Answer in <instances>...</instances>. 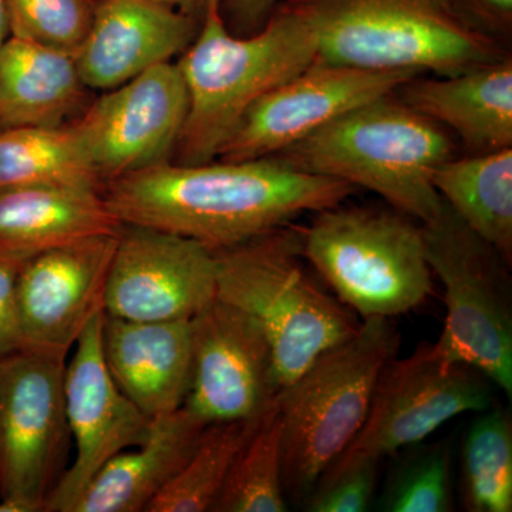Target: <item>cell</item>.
I'll return each instance as SVG.
<instances>
[{"label":"cell","mask_w":512,"mask_h":512,"mask_svg":"<svg viewBox=\"0 0 512 512\" xmlns=\"http://www.w3.org/2000/svg\"><path fill=\"white\" fill-rule=\"evenodd\" d=\"M90 92L72 53L13 36L0 43V131L67 126Z\"/></svg>","instance_id":"cell-22"},{"label":"cell","mask_w":512,"mask_h":512,"mask_svg":"<svg viewBox=\"0 0 512 512\" xmlns=\"http://www.w3.org/2000/svg\"><path fill=\"white\" fill-rule=\"evenodd\" d=\"M356 188L296 170L278 157L173 161L104 185L103 197L123 224L194 239L211 251L235 247L305 212L343 204Z\"/></svg>","instance_id":"cell-1"},{"label":"cell","mask_w":512,"mask_h":512,"mask_svg":"<svg viewBox=\"0 0 512 512\" xmlns=\"http://www.w3.org/2000/svg\"><path fill=\"white\" fill-rule=\"evenodd\" d=\"M26 185L104 190L72 124L0 131V188Z\"/></svg>","instance_id":"cell-24"},{"label":"cell","mask_w":512,"mask_h":512,"mask_svg":"<svg viewBox=\"0 0 512 512\" xmlns=\"http://www.w3.org/2000/svg\"><path fill=\"white\" fill-rule=\"evenodd\" d=\"M485 18L498 29L497 25H510L512 16V0H473Z\"/></svg>","instance_id":"cell-33"},{"label":"cell","mask_w":512,"mask_h":512,"mask_svg":"<svg viewBox=\"0 0 512 512\" xmlns=\"http://www.w3.org/2000/svg\"><path fill=\"white\" fill-rule=\"evenodd\" d=\"M493 386L476 367L444 359L433 343H423L384 366L365 424L342 454L383 458L419 444L460 414L490 409Z\"/></svg>","instance_id":"cell-10"},{"label":"cell","mask_w":512,"mask_h":512,"mask_svg":"<svg viewBox=\"0 0 512 512\" xmlns=\"http://www.w3.org/2000/svg\"><path fill=\"white\" fill-rule=\"evenodd\" d=\"M207 423L181 407L156 417L146 441L111 458L72 512H146L185 466Z\"/></svg>","instance_id":"cell-21"},{"label":"cell","mask_w":512,"mask_h":512,"mask_svg":"<svg viewBox=\"0 0 512 512\" xmlns=\"http://www.w3.org/2000/svg\"><path fill=\"white\" fill-rule=\"evenodd\" d=\"M22 265L0 258V357L23 349L16 316V279Z\"/></svg>","instance_id":"cell-31"},{"label":"cell","mask_w":512,"mask_h":512,"mask_svg":"<svg viewBox=\"0 0 512 512\" xmlns=\"http://www.w3.org/2000/svg\"><path fill=\"white\" fill-rule=\"evenodd\" d=\"M158 2L167 3V5L175 6V8L201 15L210 0H158Z\"/></svg>","instance_id":"cell-34"},{"label":"cell","mask_w":512,"mask_h":512,"mask_svg":"<svg viewBox=\"0 0 512 512\" xmlns=\"http://www.w3.org/2000/svg\"><path fill=\"white\" fill-rule=\"evenodd\" d=\"M427 261L444 288L446 320L434 349L444 359L476 367L512 394L510 262L441 202L421 224Z\"/></svg>","instance_id":"cell-8"},{"label":"cell","mask_w":512,"mask_h":512,"mask_svg":"<svg viewBox=\"0 0 512 512\" xmlns=\"http://www.w3.org/2000/svg\"><path fill=\"white\" fill-rule=\"evenodd\" d=\"M461 500L468 512L512 511V423L504 410L480 412L467 431Z\"/></svg>","instance_id":"cell-27"},{"label":"cell","mask_w":512,"mask_h":512,"mask_svg":"<svg viewBox=\"0 0 512 512\" xmlns=\"http://www.w3.org/2000/svg\"><path fill=\"white\" fill-rule=\"evenodd\" d=\"M379 510L387 512H448L454 510L451 491V448L448 441L406 447Z\"/></svg>","instance_id":"cell-28"},{"label":"cell","mask_w":512,"mask_h":512,"mask_svg":"<svg viewBox=\"0 0 512 512\" xmlns=\"http://www.w3.org/2000/svg\"><path fill=\"white\" fill-rule=\"evenodd\" d=\"M214 255L217 296L264 329L278 392L359 329L362 320L306 266L301 227L284 225Z\"/></svg>","instance_id":"cell-5"},{"label":"cell","mask_w":512,"mask_h":512,"mask_svg":"<svg viewBox=\"0 0 512 512\" xmlns=\"http://www.w3.org/2000/svg\"><path fill=\"white\" fill-rule=\"evenodd\" d=\"M201 15L158 0H97L76 63L90 90L116 89L194 42Z\"/></svg>","instance_id":"cell-17"},{"label":"cell","mask_w":512,"mask_h":512,"mask_svg":"<svg viewBox=\"0 0 512 512\" xmlns=\"http://www.w3.org/2000/svg\"><path fill=\"white\" fill-rule=\"evenodd\" d=\"M66 357L23 348L0 357V512H45L66 463Z\"/></svg>","instance_id":"cell-9"},{"label":"cell","mask_w":512,"mask_h":512,"mask_svg":"<svg viewBox=\"0 0 512 512\" xmlns=\"http://www.w3.org/2000/svg\"><path fill=\"white\" fill-rule=\"evenodd\" d=\"M259 416L207 424L190 460L151 501L146 512L211 511Z\"/></svg>","instance_id":"cell-26"},{"label":"cell","mask_w":512,"mask_h":512,"mask_svg":"<svg viewBox=\"0 0 512 512\" xmlns=\"http://www.w3.org/2000/svg\"><path fill=\"white\" fill-rule=\"evenodd\" d=\"M10 36L8 9H6V0H0V43L5 42Z\"/></svg>","instance_id":"cell-35"},{"label":"cell","mask_w":512,"mask_h":512,"mask_svg":"<svg viewBox=\"0 0 512 512\" xmlns=\"http://www.w3.org/2000/svg\"><path fill=\"white\" fill-rule=\"evenodd\" d=\"M217 298L214 251L194 239L123 224L104 313L134 322L192 319Z\"/></svg>","instance_id":"cell-13"},{"label":"cell","mask_w":512,"mask_h":512,"mask_svg":"<svg viewBox=\"0 0 512 512\" xmlns=\"http://www.w3.org/2000/svg\"><path fill=\"white\" fill-rule=\"evenodd\" d=\"M187 114L183 74L167 62L107 90L70 124L106 185L171 161Z\"/></svg>","instance_id":"cell-12"},{"label":"cell","mask_w":512,"mask_h":512,"mask_svg":"<svg viewBox=\"0 0 512 512\" xmlns=\"http://www.w3.org/2000/svg\"><path fill=\"white\" fill-rule=\"evenodd\" d=\"M382 458L340 454L319 477L303 507L309 512H363L375 497Z\"/></svg>","instance_id":"cell-30"},{"label":"cell","mask_w":512,"mask_h":512,"mask_svg":"<svg viewBox=\"0 0 512 512\" xmlns=\"http://www.w3.org/2000/svg\"><path fill=\"white\" fill-rule=\"evenodd\" d=\"M191 340L184 407L205 423L252 419L279 393L271 345L249 313L217 296L191 319Z\"/></svg>","instance_id":"cell-15"},{"label":"cell","mask_w":512,"mask_h":512,"mask_svg":"<svg viewBox=\"0 0 512 512\" xmlns=\"http://www.w3.org/2000/svg\"><path fill=\"white\" fill-rule=\"evenodd\" d=\"M103 325L101 311L83 330L66 365L64 402L76 458L47 498L45 512H72L101 468L144 443L153 424L111 377L101 349Z\"/></svg>","instance_id":"cell-14"},{"label":"cell","mask_w":512,"mask_h":512,"mask_svg":"<svg viewBox=\"0 0 512 512\" xmlns=\"http://www.w3.org/2000/svg\"><path fill=\"white\" fill-rule=\"evenodd\" d=\"M396 93L349 111L274 157L296 170L375 192L420 224L431 220L443 202L434 171L456 157V146L440 124Z\"/></svg>","instance_id":"cell-4"},{"label":"cell","mask_w":512,"mask_h":512,"mask_svg":"<svg viewBox=\"0 0 512 512\" xmlns=\"http://www.w3.org/2000/svg\"><path fill=\"white\" fill-rule=\"evenodd\" d=\"M302 228L303 255L360 318L414 311L433 288L421 224L399 211L342 204Z\"/></svg>","instance_id":"cell-7"},{"label":"cell","mask_w":512,"mask_h":512,"mask_svg":"<svg viewBox=\"0 0 512 512\" xmlns=\"http://www.w3.org/2000/svg\"><path fill=\"white\" fill-rule=\"evenodd\" d=\"M421 74L369 70L316 59L255 101L222 146L218 160L274 157L349 111L396 93Z\"/></svg>","instance_id":"cell-11"},{"label":"cell","mask_w":512,"mask_h":512,"mask_svg":"<svg viewBox=\"0 0 512 512\" xmlns=\"http://www.w3.org/2000/svg\"><path fill=\"white\" fill-rule=\"evenodd\" d=\"M104 362L121 392L151 419L181 409L191 384V319L134 322L104 313Z\"/></svg>","instance_id":"cell-18"},{"label":"cell","mask_w":512,"mask_h":512,"mask_svg":"<svg viewBox=\"0 0 512 512\" xmlns=\"http://www.w3.org/2000/svg\"><path fill=\"white\" fill-rule=\"evenodd\" d=\"M119 234L80 239L23 262L16 279L23 348L69 355L90 320L104 311Z\"/></svg>","instance_id":"cell-16"},{"label":"cell","mask_w":512,"mask_h":512,"mask_svg":"<svg viewBox=\"0 0 512 512\" xmlns=\"http://www.w3.org/2000/svg\"><path fill=\"white\" fill-rule=\"evenodd\" d=\"M318 59L311 30L278 5L254 35L229 32L220 0L202 12L200 30L177 64L188 92V114L171 161L217 160L249 107Z\"/></svg>","instance_id":"cell-3"},{"label":"cell","mask_w":512,"mask_h":512,"mask_svg":"<svg viewBox=\"0 0 512 512\" xmlns=\"http://www.w3.org/2000/svg\"><path fill=\"white\" fill-rule=\"evenodd\" d=\"M281 0H220V12L229 32L249 36L261 30Z\"/></svg>","instance_id":"cell-32"},{"label":"cell","mask_w":512,"mask_h":512,"mask_svg":"<svg viewBox=\"0 0 512 512\" xmlns=\"http://www.w3.org/2000/svg\"><path fill=\"white\" fill-rule=\"evenodd\" d=\"M288 510L282 481V417L276 394L239 450L211 512Z\"/></svg>","instance_id":"cell-25"},{"label":"cell","mask_w":512,"mask_h":512,"mask_svg":"<svg viewBox=\"0 0 512 512\" xmlns=\"http://www.w3.org/2000/svg\"><path fill=\"white\" fill-rule=\"evenodd\" d=\"M393 319L369 318L279 390L286 500L303 504L362 429L377 380L399 353Z\"/></svg>","instance_id":"cell-6"},{"label":"cell","mask_w":512,"mask_h":512,"mask_svg":"<svg viewBox=\"0 0 512 512\" xmlns=\"http://www.w3.org/2000/svg\"><path fill=\"white\" fill-rule=\"evenodd\" d=\"M433 185L468 227L512 261V147L444 161Z\"/></svg>","instance_id":"cell-23"},{"label":"cell","mask_w":512,"mask_h":512,"mask_svg":"<svg viewBox=\"0 0 512 512\" xmlns=\"http://www.w3.org/2000/svg\"><path fill=\"white\" fill-rule=\"evenodd\" d=\"M311 30L318 59L451 76L507 56L473 0H281Z\"/></svg>","instance_id":"cell-2"},{"label":"cell","mask_w":512,"mask_h":512,"mask_svg":"<svg viewBox=\"0 0 512 512\" xmlns=\"http://www.w3.org/2000/svg\"><path fill=\"white\" fill-rule=\"evenodd\" d=\"M97 0H6L10 36L76 55Z\"/></svg>","instance_id":"cell-29"},{"label":"cell","mask_w":512,"mask_h":512,"mask_svg":"<svg viewBox=\"0 0 512 512\" xmlns=\"http://www.w3.org/2000/svg\"><path fill=\"white\" fill-rule=\"evenodd\" d=\"M397 93L427 119L450 128L467 154L512 147L510 55L451 76L413 77Z\"/></svg>","instance_id":"cell-19"},{"label":"cell","mask_w":512,"mask_h":512,"mask_svg":"<svg viewBox=\"0 0 512 512\" xmlns=\"http://www.w3.org/2000/svg\"><path fill=\"white\" fill-rule=\"evenodd\" d=\"M123 222L103 194L69 185L0 188V258L33 256L97 235H116Z\"/></svg>","instance_id":"cell-20"}]
</instances>
